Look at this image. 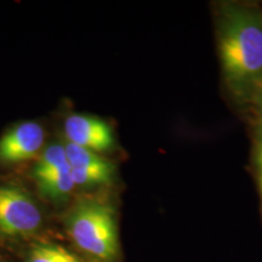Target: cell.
<instances>
[{
	"instance_id": "7a4b0ae2",
	"label": "cell",
	"mask_w": 262,
	"mask_h": 262,
	"mask_svg": "<svg viewBox=\"0 0 262 262\" xmlns=\"http://www.w3.org/2000/svg\"><path fill=\"white\" fill-rule=\"evenodd\" d=\"M67 232L73 243L96 262L119 258L117 215L108 203L86 199L75 205L67 217Z\"/></svg>"
},
{
	"instance_id": "8fae6325",
	"label": "cell",
	"mask_w": 262,
	"mask_h": 262,
	"mask_svg": "<svg viewBox=\"0 0 262 262\" xmlns=\"http://www.w3.org/2000/svg\"><path fill=\"white\" fill-rule=\"evenodd\" d=\"M254 160L257 172L262 173V126H258L254 146Z\"/></svg>"
},
{
	"instance_id": "4fadbf2b",
	"label": "cell",
	"mask_w": 262,
	"mask_h": 262,
	"mask_svg": "<svg viewBox=\"0 0 262 262\" xmlns=\"http://www.w3.org/2000/svg\"><path fill=\"white\" fill-rule=\"evenodd\" d=\"M258 192H260L261 204H262V173H258Z\"/></svg>"
},
{
	"instance_id": "5b68a950",
	"label": "cell",
	"mask_w": 262,
	"mask_h": 262,
	"mask_svg": "<svg viewBox=\"0 0 262 262\" xmlns=\"http://www.w3.org/2000/svg\"><path fill=\"white\" fill-rule=\"evenodd\" d=\"M44 143V130L37 123H24L0 139V162L21 163L31 159Z\"/></svg>"
},
{
	"instance_id": "3957f363",
	"label": "cell",
	"mask_w": 262,
	"mask_h": 262,
	"mask_svg": "<svg viewBox=\"0 0 262 262\" xmlns=\"http://www.w3.org/2000/svg\"><path fill=\"white\" fill-rule=\"evenodd\" d=\"M42 221L40 209L21 188L0 186V234L28 237L38 231Z\"/></svg>"
},
{
	"instance_id": "ba28073f",
	"label": "cell",
	"mask_w": 262,
	"mask_h": 262,
	"mask_svg": "<svg viewBox=\"0 0 262 262\" xmlns=\"http://www.w3.org/2000/svg\"><path fill=\"white\" fill-rule=\"evenodd\" d=\"M114 173H116V166L108 160L102 165L93 166V168H71L72 179H73L74 185L78 186L108 185L113 181Z\"/></svg>"
},
{
	"instance_id": "6da1fadb",
	"label": "cell",
	"mask_w": 262,
	"mask_h": 262,
	"mask_svg": "<svg viewBox=\"0 0 262 262\" xmlns=\"http://www.w3.org/2000/svg\"><path fill=\"white\" fill-rule=\"evenodd\" d=\"M216 34L226 85L234 96L250 100L262 84V10L224 3L219 6Z\"/></svg>"
},
{
	"instance_id": "8992f818",
	"label": "cell",
	"mask_w": 262,
	"mask_h": 262,
	"mask_svg": "<svg viewBox=\"0 0 262 262\" xmlns=\"http://www.w3.org/2000/svg\"><path fill=\"white\" fill-rule=\"evenodd\" d=\"M71 165L68 163L66 148L60 145H52L44 150L40 159L35 164L33 169L34 179H41L44 176L57 173L64 170H70Z\"/></svg>"
},
{
	"instance_id": "277c9868",
	"label": "cell",
	"mask_w": 262,
	"mask_h": 262,
	"mask_svg": "<svg viewBox=\"0 0 262 262\" xmlns=\"http://www.w3.org/2000/svg\"><path fill=\"white\" fill-rule=\"evenodd\" d=\"M64 133L71 143L93 152H106L114 146V135L111 126L96 117L74 114L64 122Z\"/></svg>"
},
{
	"instance_id": "30bf717a",
	"label": "cell",
	"mask_w": 262,
	"mask_h": 262,
	"mask_svg": "<svg viewBox=\"0 0 262 262\" xmlns=\"http://www.w3.org/2000/svg\"><path fill=\"white\" fill-rule=\"evenodd\" d=\"M64 148L68 163H70L72 169L93 168V166L102 165V164L107 162V159L98 156V153L84 148V147L74 145V143L70 142Z\"/></svg>"
},
{
	"instance_id": "9c48e42d",
	"label": "cell",
	"mask_w": 262,
	"mask_h": 262,
	"mask_svg": "<svg viewBox=\"0 0 262 262\" xmlns=\"http://www.w3.org/2000/svg\"><path fill=\"white\" fill-rule=\"evenodd\" d=\"M37 182L40 191L52 199L64 198L70 194L75 186L71 175V169L44 176V178L38 179Z\"/></svg>"
},
{
	"instance_id": "7c38bea8",
	"label": "cell",
	"mask_w": 262,
	"mask_h": 262,
	"mask_svg": "<svg viewBox=\"0 0 262 262\" xmlns=\"http://www.w3.org/2000/svg\"><path fill=\"white\" fill-rule=\"evenodd\" d=\"M253 101L255 110H256V114L258 117V122H260V126H262V84L255 90L253 96L250 98Z\"/></svg>"
},
{
	"instance_id": "52a82bcc",
	"label": "cell",
	"mask_w": 262,
	"mask_h": 262,
	"mask_svg": "<svg viewBox=\"0 0 262 262\" xmlns=\"http://www.w3.org/2000/svg\"><path fill=\"white\" fill-rule=\"evenodd\" d=\"M26 262H83V260L60 244L40 243L31 249Z\"/></svg>"
}]
</instances>
